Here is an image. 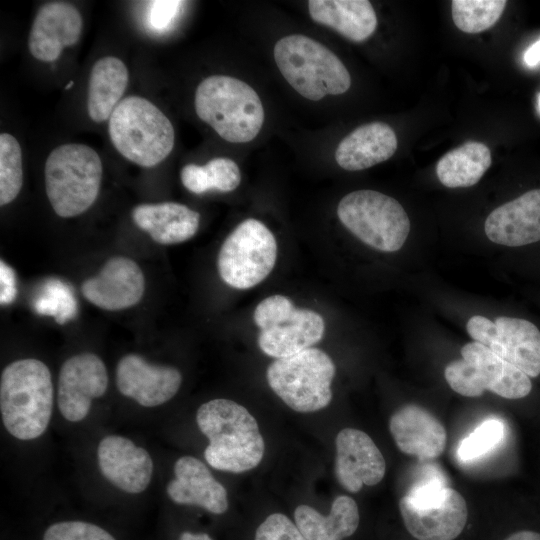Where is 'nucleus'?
I'll return each mask as SVG.
<instances>
[{"mask_svg": "<svg viewBox=\"0 0 540 540\" xmlns=\"http://www.w3.org/2000/svg\"><path fill=\"white\" fill-rule=\"evenodd\" d=\"M196 421L209 439L204 457L213 468L242 473L261 462L264 440L256 419L244 406L229 399H213L199 407Z\"/></svg>", "mask_w": 540, "mask_h": 540, "instance_id": "nucleus-1", "label": "nucleus"}, {"mask_svg": "<svg viewBox=\"0 0 540 540\" xmlns=\"http://www.w3.org/2000/svg\"><path fill=\"white\" fill-rule=\"evenodd\" d=\"M53 410V384L42 361L26 358L5 367L0 380V411L6 430L32 440L47 429Z\"/></svg>", "mask_w": 540, "mask_h": 540, "instance_id": "nucleus-2", "label": "nucleus"}, {"mask_svg": "<svg viewBox=\"0 0 540 540\" xmlns=\"http://www.w3.org/2000/svg\"><path fill=\"white\" fill-rule=\"evenodd\" d=\"M197 116L224 140L246 143L260 132L264 108L247 83L226 75H212L200 82L194 99Z\"/></svg>", "mask_w": 540, "mask_h": 540, "instance_id": "nucleus-3", "label": "nucleus"}, {"mask_svg": "<svg viewBox=\"0 0 540 540\" xmlns=\"http://www.w3.org/2000/svg\"><path fill=\"white\" fill-rule=\"evenodd\" d=\"M116 150L129 161L153 167L174 147V128L167 116L151 101L140 96L122 99L108 122Z\"/></svg>", "mask_w": 540, "mask_h": 540, "instance_id": "nucleus-4", "label": "nucleus"}, {"mask_svg": "<svg viewBox=\"0 0 540 540\" xmlns=\"http://www.w3.org/2000/svg\"><path fill=\"white\" fill-rule=\"evenodd\" d=\"M44 178L46 194L55 213L63 218L80 215L98 197L101 158L85 144L60 145L46 159Z\"/></svg>", "mask_w": 540, "mask_h": 540, "instance_id": "nucleus-5", "label": "nucleus"}, {"mask_svg": "<svg viewBox=\"0 0 540 540\" xmlns=\"http://www.w3.org/2000/svg\"><path fill=\"white\" fill-rule=\"evenodd\" d=\"M274 59L285 80L306 99L318 101L350 88V74L342 61L305 35L281 38L274 46Z\"/></svg>", "mask_w": 540, "mask_h": 540, "instance_id": "nucleus-6", "label": "nucleus"}, {"mask_svg": "<svg viewBox=\"0 0 540 540\" xmlns=\"http://www.w3.org/2000/svg\"><path fill=\"white\" fill-rule=\"evenodd\" d=\"M334 376L335 365L331 358L322 350L311 347L276 359L266 373L274 393L291 409L302 413L328 406Z\"/></svg>", "mask_w": 540, "mask_h": 540, "instance_id": "nucleus-7", "label": "nucleus"}, {"mask_svg": "<svg viewBox=\"0 0 540 540\" xmlns=\"http://www.w3.org/2000/svg\"><path fill=\"white\" fill-rule=\"evenodd\" d=\"M337 215L362 242L384 252L398 251L410 231V220L402 205L374 190H357L344 196Z\"/></svg>", "mask_w": 540, "mask_h": 540, "instance_id": "nucleus-8", "label": "nucleus"}, {"mask_svg": "<svg viewBox=\"0 0 540 540\" xmlns=\"http://www.w3.org/2000/svg\"><path fill=\"white\" fill-rule=\"evenodd\" d=\"M461 356L444 370L448 385L456 393L478 397L488 390L506 399H520L530 393L529 376L485 345L476 341L467 343L461 349Z\"/></svg>", "mask_w": 540, "mask_h": 540, "instance_id": "nucleus-9", "label": "nucleus"}, {"mask_svg": "<svg viewBox=\"0 0 540 540\" xmlns=\"http://www.w3.org/2000/svg\"><path fill=\"white\" fill-rule=\"evenodd\" d=\"M253 317L260 329V349L276 359L310 348L321 340L325 330L321 315L296 308L290 299L282 295L262 300Z\"/></svg>", "mask_w": 540, "mask_h": 540, "instance_id": "nucleus-10", "label": "nucleus"}, {"mask_svg": "<svg viewBox=\"0 0 540 540\" xmlns=\"http://www.w3.org/2000/svg\"><path fill=\"white\" fill-rule=\"evenodd\" d=\"M276 257L274 235L262 222L250 218L225 239L218 255V271L227 285L248 289L269 275Z\"/></svg>", "mask_w": 540, "mask_h": 540, "instance_id": "nucleus-11", "label": "nucleus"}, {"mask_svg": "<svg viewBox=\"0 0 540 540\" xmlns=\"http://www.w3.org/2000/svg\"><path fill=\"white\" fill-rule=\"evenodd\" d=\"M470 337L529 377L540 374V331L530 321L498 317L495 322L475 315L466 325Z\"/></svg>", "mask_w": 540, "mask_h": 540, "instance_id": "nucleus-12", "label": "nucleus"}, {"mask_svg": "<svg viewBox=\"0 0 540 540\" xmlns=\"http://www.w3.org/2000/svg\"><path fill=\"white\" fill-rule=\"evenodd\" d=\"M108 375L103 361L93 353L68 358L58 377L57 403L62 416L78 422L89 413L92 400L107 390Z\"/></svg>", "mask_w": 540, "mask_h": 540, "instance_id": "nucleus-13", "label": "nucleus"}, {"mask_svg": "<svg viewBox=\"0 0 540 540\" xmlns=\"http://www.w3.org/2000/svg\"><path fill=\"white\" fill-rule=\"evenodd\" d=\"M335 444V474L345 490L356 493L363 485L373 486L383 479L385 459L368 434L345 428L337 434Z\"/></svg>", "mask_w": 540, "mask_h": 540, "instance_id": "nucleus-14", "label": "nucleus"}, {"mask_svg": "<svg viewBox=\"0 0 540 540\" xmlns=\"http://www.w3.org/2000/svg\"><path fill=\"white\" fill-rule=\"evenodd\" d=\"M182 375L174 367L155 365L136 354L120 359L116 384L120 393L144 407L166 403L178 392Z\"/></svg>", "mask_w": 540, "mask_h": 540, "instance_id": "nucleus-15", "label": "nucleus"}, {"mask_svg": "<svg viewBox=\"0 0 540 540\" xmlns=\"http://www.w3.org/2000/svg\"><path fill=\"white\" fill-rule=\"evenodd\" d=\"M145 290V278L138 264L127 257H112L98 275L85 280L83 296L95 306L118 311L137 304Z\"/></svg>", "mask_w": 540, "mask_h": 540, "instance_id": "nucleus-16", "label": "nucleus"}, {"mask_svg": "<svg viewBox=\"0 0 540 540\" xmlns=\"http://www.w3.org/2000/svg\"><path fill=\"white\" fill-rule=\"evenodd\" d=\"M399 509L407 531L417 540H454L468 518L465 499L450 487L440 501L428 506H415L402 497Z\"/></svg>", "mask_w": 540, "mask_h": 540, "instance_id": "nucleus-17", "label": "nucleus"}, {"mask_svg": "<svg viewBox=\"0 0 540 540\" xmlns=\"http://www.w3.org/2000/svg\"><path fill=\"white\" fill-rule=\"evenodd\" d=\"M83 19L78 9L66 2H50L38 10L28 38L31 55L43 62L55 61L65 47L76 44Z\"/></svg>", "mask_w": 540, "mask_h": 540, "instance_id": "nucleus-18", "label": "nucleus"}, {"mask_svg": "<svg viewBox=\"0 0 540 540\" xmlns=\"http://www.w3.org/2000/svg\"><path fill=\"white\" fill-rule=\"evenodd\" d=\"M97 459L102 475L122 491L140 493L151 481V456L144 448L135 445L126 437H104L97 449Z\"/></svg>", "mask_w": 540, "mask_h": 540, "instance_id": "nucleus-19", "label": "nucleus"}, {"mask_svg": "<svg viewBox=\"0 0 540 540\" xmlns=\"http://www.w3.org/2000/svg\"><path fill=\"white\" fill-rule=\"evenodd\" d=\"M389 430L398 449L419 460L436 458L446 447L447 434L442 423L416 404H407L393 413Z\"/></svg>", "mask_w": 540, "mask_h": 540, "instance_id": "nucleus-20", "label": "nucleus"}, {"mask_svg": "<svg viewBox=\"0 0 540 540\" xmlns=\"http://www.w3.org/2000/svg\"><path fill=\"white\" fill-rule=\"evenodd\" d=\"M484 230L490 241L504 246L540 241V189L497 207L487 217Z\"/></svg>", "mask_w": 540, "mask_h": 540, "instance_id": "nucleus-21", "label": "nucleus"}, {"mask_svg": "<svg viewBox=\"0 0 540 540\" xmlns=\"http://www.w3.org/2000/svg\"><path fill=\"white\" fill-rule=\"evenodd\" d=\"M174 475L166 487L173 502L199 506L217 515L227 511V491L202 461L193 456H182L174 464Z\"/></svg>", "mask_w": 540, "mask_h": 540, "instance_id": "nucleus-22", "label": "nucleus"}, {"mask_svg": "<svg viewBox=\"0 0 540 540\" xmlns=\"http://www.w3.org/2000/svg\"><path fill=\"white\" fill-rule=\"evenodd\" d=\"M397 146L396 134L388 124L372 122L359 126L341 140L335 160L345 170H364L391 158Z\"/></svg>", "mask_w": 540, "mask_h": 540, "instance_id": "nucleus-23", "label": "nucleus"}, {"mask_svg": "<svg viewBox=\"0 0 540 540\" xmlns=\"http://www.w3.org/2000/svg\"><path fill=\"white\" fill-rule=\"evenodd\" d=\"M134 223L157 243H181L192 238L199 227L200 215L175 202L140 204L132 210Z\"/></svg>", "mask_w": 540, "mask_h": 540, "instance_id": "nucleus-24", "label": "nucleus"}, {"mask_svg": "<svg viewBox=\"0 0 540 540\" xmlns=\"http://www.w3.org/2000/svg\"><path fill=\"white\" fill-rule=\"evenodd\" d=\"M308 10L314 22L354 42L365 41L377 27L375 10L367 0H310Z\"/></svg>", "mask_w": 540, "mask_h": 540, "instance_id": "nucleus-25", "label": "nucleus"}, {"mask_svg": "<svg viewBox=\"0 0 540 540\" xmlns=\"http://www.w3.org/2000/svg\"><path fill=\"white\" fill-rule=\"evenodd\" d=\"M359 519L356 501L346 495L335 498L328 515L305 504L294 511L295 525L306 540H343L355 533Z\"/></svg>", "mask_w": 540, "mask_h": 540, "instance_id": "nucleus-26", "label": "nucleus"}, {"mask_svg": "<svg viewBox=\"0 0 540 540\" xmlns=\"http://www.w3.org/2000/svg\"><path fill=\"white\" fill-rule=\"evenodd\" d=\"M129 80L128 69L117 57L106 56L92 66L87 109L89 117L96 123L110 118L121 101Z\"/></svg>", "mask_w": 540, "mask_h": 540, "instance_id": "nucleus-27", "label": "nucleus"}, {"mask_svg": "<svg viewBox=\"0 0 540 540\" xmlns=\"http://www.w3.org/2000/svg\"><path fill=\"white\" fill-rule=\"evenodd\" d=\"M491 162V152L485 144L468 141L440 158L436 174L448 188L470 187L481 179Z\"/></svg>", "mask_w": 540, "mask_h": 540, "instance_id": "nucleus-28", "label": "nucleus"}, {"mask_svg": "<svg viewBox=\"0 0 540 540\" xmlns=\"http://www.w3.org/2000/svg\"><path fill=\"white\" fill-rule=\"evenodd\" d=\"M180 178L183 186L195 194H202L212 189L230 192L239 186L241 173L232 159L216 157L205 165H185L181 169Z\"/></svg>", "mask_w": 540, "mask_h": 540, "instance_id": "nucleus-29", "label": "nucleus"}, {"mask_svg": "<svg viewBox=\"0 0 540 540\" xmlns=\"http://www.w3.org/2000/svg\"><path fill=\"white\" fill-rule=\"evenodd\" d=\"M505 0H454L452 18L456 27L465 33H479L491 28L501 17Z\"/></svg>", "mask_w": 540, "mask_h": 540, "instance_id": "nucleus-30", "label": "nucleus"}, {"mask_svg": "<svg viewBox=\"0 0 540 540\" xmlns=\"http://www.w3.org/2000/svg\"><path fill=\"white\" fill-rule=\"evenodd\" d=\"M23 182L22 152L17 139L9 133L0 134V205L12 202Z\"/></svg>", "mask_w": 540, "mask_h": 540, "instance_id": "nucleus-31", "label": "nucleus"}, {"mask_svg": "<svg viewBox=\"0 0 540 540\" xmlns=\"http://www.w3.org/2000/svg\"><path fill=\"white\" fill-rule=\"evenodd\" d=\"M505 436V425L498 419L482 422L459 444L457 456L463 462L478 459L493 450Z\"/></svg>", "mask_w": 540, "mask_h": 540, "instance_id": "nucleus-32", "label": "nucleus"}, {"mask_svg": "<svg viewBox=\"0 0 540 540\" xmlns=\"http://www.w3.org/2000/svg\"><path fill=\"white\" fill-rule=\"evenodd\" d=\"M45 287V295L35 302V310L41 314L53 315L63 323L75 313V301L68 288L60 281L51 280Z\"/></svg>", "mask_w": 540, "mask_h": 540, "instance_id": "nucleus-33", "label": "nucleus"}, {"mask_svg": "<svg viewBox=\"0 0 540 540\" xmlns=\"http://www.w3.org/2000/svg\"><path fill=\"white\" fill-rule=\"evenodd\" d=\"M43 540H115L103 528L84 521H63L49 526Z\"/></svg>", "mask_w": 540, "mask_h": 540, "instance_id": "nucleus-34", "label": "nucleus"}, {"mask_svg": "<svg viewBox=\"0 0 540 540\" xmlns=\"http://www.w3.org/2000/svg\"><path fill=\"white\" fill-rule=\"evenodd\" d=\"M254 540H306L295 523L282 513L269 515L257 528Z\"/></svg>", "mask_w": 540, "mask_h": 540, "instance_id": "nucleus-35", "label": "nucleus"}, {"mask_svg": "<svg viewBox=\"0 0 540 540\" xmlns=\"http://www.w3.org/2000/svg\"><path fill=\"white\" fill-rule=\"evenodd\" d=\"M182 4L181 1L149 2L147 19L151 29L159 32L167 30L175 20Z\"/></svg>", "mask_w": 540, "mask_h": 540, "instance_id": "nucleus-36", "label": "nucleus"}, {"mask_svg": "<svg viewBox=\"0 0 540 540\" xmlns=\"http://www.w3.org/2000/svg\"><path fill=\"white\" fill-rule=\"evenodd\" d=\"M0 285V303H12L17 295L16 278L13 269L4 261L0 262Z\"/></svg>", "mask_w": 540, "mask_h": 540, "instance_id": "nucleus-37", "label": "nucleus"}, {"mask_svg": "<svg viewBox=\"0 0 540 540\" xmlns=\"http://www.w3.org/2000/svg\"><path fill=\"white\" fill-rule=\"evenodd\" d=\"M524 61L530 67L536 66L540 62V39L526 50Z\"/></svg>", "mask_w": 540, "mask_h": 540, "instance_id": "nucleus-38", "label": "nucleus"}, {"mask_svg": "<svg viewBox=\"0 0 540 540\" xmlns=\"http://www.w3.org/2000/svg\"><path fill=\"white\" fill-rule=\"evenodd\" d=\"M505 540H540V533L531 530H521L512 533Z\"/></svg>", "mask_w": 540, "mask_h": 540, "instance_id": "nucleus-39", "label": "nucleus"}, {"mask_svg": "<svg viewBox=\"0 0 540 540\" xmlns=\"http://www.w3.org/2000/svg\"><path fill=\"white\" fill-rule=\"evenodd\" d=\"M179 540H213L206 533H193L189 531L182 532Z\"/></svg>", "mask_w": 540, "mask_h": 540, "instance_id": "nucleus-40", "label": "nucleus"}, {"mask_svg": "<svg viewBox=\"0 0 540 540\" xmlns=\"http://www.w3.org/2000/svg\"><path fill=\"white\" fill-rule=\"evenodd\" d=\"M73 86V81H70L66 86L65 89H70Z\"/></svg>", "mask_w": 540, "mask_h": 540, "instance_id": "nucleus-41", "label": "nucleus"}, {"mask_svg": "<svg viewBox=\"0 0 540 540\" xmlns=\"http://www.w3.org/2000/svg\"><path fill=\"white\" fill-rule=\"evenodd\" d=\"M538 107H539V110H540V94L538 95Z\"/></svg>", "mask_w": 540, "mask_h": 540, "instance_id": "nucleus-42", "label": "nucleus"}]
</instances>
